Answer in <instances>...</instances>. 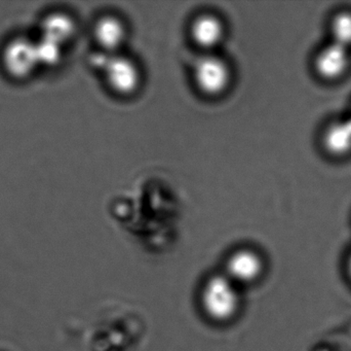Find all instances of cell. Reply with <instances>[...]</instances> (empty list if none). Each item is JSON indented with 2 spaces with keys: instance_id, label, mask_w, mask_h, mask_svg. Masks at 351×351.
Segmentation results:
<instances>
[{
  "instance_id": "obj_1",
  "label": "cell",
  "mask_w": 351,
  "mask_h": 351,
  "mask_svg": "<svg viewBox=\"0 0 351 351\" xmlns=\"http://www.w3.org/2000/svg\"><path fill=\"white\" fill-rule=\"evenodd\" d=\"M202 306L212 321L217 323L230 321L239 308L237 284L226 275L212 276L202 288Z\"/></svg>"
},
{
  "instance_id": "obj_2",
  "label": "cell",
  "mask_w": 351,
  "mask_h": 351,
  "mask_svg": "<svg viewBox=\"0 0 351 351\" xmlns=\"http://www.w3.org/2000/svg\"><path fill=\"white\" fill-rule=\"evenodd\" d=\"M95 65L102 70L107 86L119 96H132L141 86V70L136 62L127 56L103 53L97 56Z\"/></svg>"
},
{
  "instance_id": "obj_3",
  "label": "cell",
  "mask_w": 351,
  "mask_h": 351,
  "mask_svg": "<svg viewBox=\"0 0 351 351\" xmlns=\"http://www.w3.org/2000/svg\"><path fill=\"white\" fill-rule=\"evenodd\" d=\"M313 73L324 84H337L350 76L351 51L337 43L327 41L311 56Z\"/></svg>"
},
{
  "instance_id": "obj_4",
  "label": "cell",
  "mask_w": 351,
  "mask_h": 351,
  "mask_svg": "<svg viewBox=\"0 0 351 351\" xmlns=\"http://www.w3.org/2000/svg\"><path fill=\"white\" fill-rule=\"evenodd\" d=\"M192 76L197 90L210 98L222 96L228 90L232 80L230 66L214 54H206L198 58Z\"/></svg>"
},
{
  "instance_id": "obj_5",
  "label": "cell",
  "mask_w": 351,
  "mask_h": 351,
  "mask_svg": "<svg viewBox=\"0 0 351 351\" xmlns=\"http://www.w3.org/2000/svg\"><path fill=\"white\" fill-rule=\"evenodd\" d=\"M319 150L327 158L343 161L351 158V115L330 117L319 128L317 134Z\"/></svg>"
},
{
  "instance_id": "obj_6",
  "label": "cell",
  "mask_w": 351,
  "mask_h": 351,
  "mask_svg": "<svg viewBox=\"0 0 351 351\" xmlns=\"http://www.w3.org/2000/svg\"><path fill=\"white\" fill-rule=\"evenodd\" d=\"M264 265L262 258L251 249H239L231 255L227 261L225 275L235 284H247L261 276Z\"/></svg>"
},
{
  "instance_id": "obj_7",
  "label": "cell",
  "mask_w": 351,
  "mask_h": 351,
  "mask_svg": "<svg viewBox=\"0 0 351 351\" xmlns=\"http://www.w3.org/2000/svg\"><path fill=\"white\" fill-rule=\"evenodd\" d=\"M190 36L200 49L212 51L224 39V23L215 14H198L190 25Z\"/></svg>"
},
{
  "instance_id": "obj_8",
  "label": "cell",
  "mask_w": 351,
  "mask_h": 351,
  "mask_svg": "<svg viewBox=\"0 0 351 351\" xmlns=\"http://www.w3.org/2000/svg\"><path fill=\"white\" fill-rule=\"evenodd\" d=\"M95 38L104 53H117L128 36L125 22L114 14H106L95 25Z\"/></svg>"
},
{
  "instance_id": "obj_9",
  "label": "cell",
  "mask_w": 351,
  "mask_h": 351,
  "mask_svg": "<svg viewBox=\"0 0 351 351\" xmlns=\"http://www.w3.org/2000/svg\"><path fill=\"white\" fill-rule=\"evenodd\" d=\"M328 41L351 51V8H337L327 20Z\"/></svg>"
},
{
  "instance_id": "obj_10",
  "label": "cell",
  "mask_w": 351,
  "mask_h": 351,
  "mask_svg": "<svg viewBox=\"0 0 351 351\" xmlns=\"http://www.w3.org/2000/svg\"><path fill=\"white\" fill-rule=\"evenodd\" d=\"M343 270L344 275H346V280L351 286V247L346 253V258H344Z\"/></svg>"
},
{
  "instance_id": "obj_11",
  "label": "cell",
  "mask_w": 351,
  "mask_h": 351,
  "mask_svg": "<svg viewBox=\"0 0 351 351\" xmlns=\"http://www.w3.org/2000/svg\"><path fill=\"white\" fill-rule=\"evenodd\" d=\"M350 115H351V109H350Z\"/></svg>"
}]
</instances>
